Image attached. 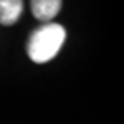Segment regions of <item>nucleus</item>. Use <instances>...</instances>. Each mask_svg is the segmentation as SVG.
<instances>
[{
    "instance_id": "f257e3e1",
    "label": "nucleus",
    "mask_w": 124,
    "mask_h": 124,
    "mask_svg": "<svg viewBox=\"0 0 124 124\" xmlns=\"http://www.w3.org/2000/svg\"><path fill=\"white\" fill-rule=\"evenodd\" d=\"M66 40V30L63 25L49 23L36 29L29 38L27 54L34 63H46L52 60Z\"/></svg>"
},
{
    "instance_id": "f03ea898",
    "label": "nucleus",
    "mask_w": 124,
    "mask_h": 124,
    "mask_svg": "<svg viewBox=\"0 0 124 124\" xmlns=\"http://www.w3.org/2000/svg\"><path fill=\"white\" fill-rule=\"evenodd\" d=\"M60 0H33L31 12L40 21H49L60 12Z\"/></svg>"
},
{
    "instance_id": "7ed1b4c3",
    "label": "nucleus",
    "mask_w": 124,
    "mask_h": 124,
    "mask_svg": "<svg viewBox=\"0 0 124 124\" xmlns=\"http://www.w3.org/2000/svg\"><path fill=\"white\" fill-rule=\"evenodd\" d=\"M23 8L21 0H0V24H15L23 14Z\"/></svg>"
}]
</instances>
